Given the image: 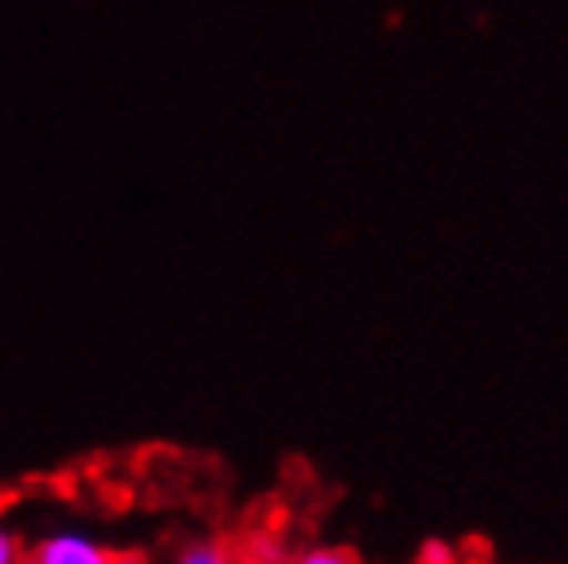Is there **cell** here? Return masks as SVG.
<instances>
[{"mask_svg":"<svg viewBox=\"0 0 568 564\" xmlns=\"http://www.w3.org/2000/svg\"><path fill=\"white\" fill-rule=\"evenodd\" d=\"M29 556L38 564H136L124 552L108 548V544H100V540L91 536H79V532H54V536H45Z\"/></svg>","mask_w":568,"mask_h":564,"instance_id":"6da1fadb","label":"cell"},{"mask_svg":"<svg viewBox=\"0 0 568 564\" xmlns=\"http://www.w3.org/2000/svg\"><path fill=\"white\" fill-rule=\"evenodd\" d=\"M178 564H235V561H231V552L223 548V544L206 540V544H190V548L178 556Z\"/></svg>","mask_w":568,"mask_h":564,"instance_id":"7a4b0ae2","label":"cell"},{"mask_svg":"<svg viewBox=\"0 0 568 564\" xmlns=\"http://www.w3.org/2000/svg\"><path fill=\"white\" fill-rule=\"evenodd\" d=\"M293 564H358V561H355V552H346V548H310Z\"/></svg>","mask_w":568,"mask_h":564,"instance_id":"3957f363","label":"cell"},{"mask_svg":"<svg viewBox=\"0 0 568 564\" xmlns=\"http://www.w3.org/2000/svg\"><path fill=\"white\" fill-rule=\"evenodd\" d=\"M26 561V548H21V540L13 532H4L0 527V564H21Z\"/></svg>","mask_w":568,"mask_h":564,"instance_id":"277c9868","label":"cell"},{"mask_svg":"<svg viewBox=\"0 0 568 564\" xmlns=\"http://www.w3.org/2000/svg\"><path fill=\"white\" fill-rule=\"evenodd\" d=\"M21 564H38V561H33V556H29V552H26V561H21Z\"/></svg>","mask_w":568,"mask_h":564,"instance_id":"5b68a950","label":"cell"}]
</instances>
